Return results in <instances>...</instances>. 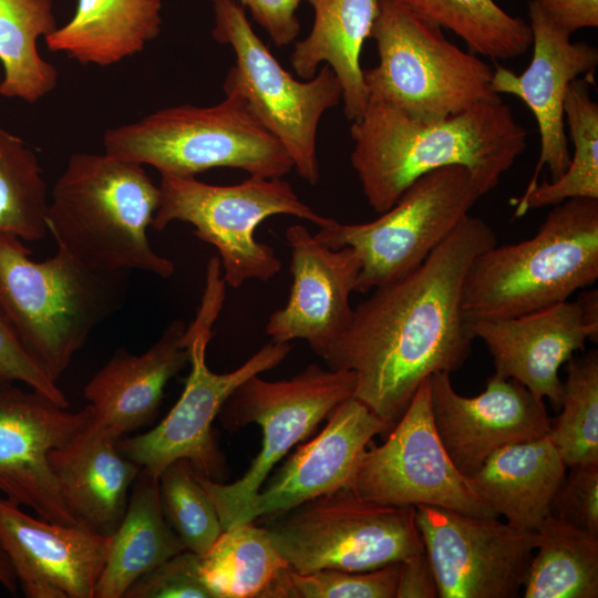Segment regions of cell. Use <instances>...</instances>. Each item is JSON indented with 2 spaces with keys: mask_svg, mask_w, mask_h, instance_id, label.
Segmentation results:
<instances>
[{
  "mask_svg": "<svg viewBox=\"0 0 598 598\" xmlns=\"http://www.w3.org/2000/svg\"><path fill=\"white\" fill-rule=\"evenodd\" d=\"M497 244L482 218L466 216L406 276L373 289L322 359L355 374L353 396L391 427L420 384L454 372L472 351L462 296L474 259Z\"/></svg>",
  "mask_w": 598,
  "mask_h": 598,
  "instance_id": "cell-1",
  "label": "cell"
},
{
  "mask_svg": "<svg viewBox=\"0 0 598 598\" xmlns=\"http://www.w3.org/2000/svg\"><path fill=\"white\" fill-rule=\"evenodd\" d=\"M350 135L351 165L368 204L380 214L419 177L447 166L466 168L484 196L527 146V131L501 96L422 121L370 95Z\"/></svg>",
  "mask_w": 598,
  "mask_h": 598,
  "instance_id": "cell-2",
  "label": "cell"
},
{
  "mask_svg": "<svg viewBox=\"0 0 598 598\" xmlns=\"http://www.w3.org/2000/svg\"><path fill=\"white\" fill-rule=\"evenodd\" d=\"M159 196L143 165L107 153H75L52 187L47 228L58 248L92 270L168 278L174 262L147 236Z\"/></svg>",
  "mask_w": 598,
  "mask_h": 598,
  "instance_id": "cell-3",
  "label": "cell"
},
{
  "mask_svg": "<svg viewBox=\"0 0 598 598\" xmlns=\"http://www.w3.org/2000/svg\"><path fill=\"white\" fill-rule=\"evenodd\" d=\"M30 255L22 239L0 233V311L58 383L93 329L120 308L128 271L92 270L61 248L43 261Z\"/></svg>",
  "mask_w": 598,
  "mask_h": 598,
  "instance_id": "cell-4",
  "label": "cell"
},
{
  "mask_svg": "<svg viewBox=\"0 0 598 598\" xmlns=\"http://www.w3.org/2000/svg\"><path fill=\"white\" fill-rule=\"evenodd\" d=\"M598 279V199L573 198L547 214L537 233L478 255L466 275V321L525 315L569 299Z\"/></svg>",
  "mask_w": 598,
  "mask_h": 598,
  "instance_id": "cell-5",
  "label": "cell"
},
{
  "mask_svg": "<svg viewBox=\"0 0 598 598\" xmlns=\"http://www.w3.org/2000/svg\"><path fill=\"white\" fill-rule=\"evenodd\" d=\"M105 153L150 165L161 175L196 177L216 167L281 178L293 162L239 96L227 94L206 107L189 104L162 109L125 125L109 128Z\"/></svg>",
  "mask_w": 598,
  "mask_h": 598,
  "instance_id": "cell-6",
  "label": "cell"
},
{
  "mask_svg": "<svg viewBox=\"0 0 598 598\" xmlns=\"http://www.w3.org/2000/svg\"><path fill=\"white\" fill-rule=\"evenodd\" d=\"M220 269L219 258L212 257L200 307L186 328L190 372L178 401L148 432L117 441L125 457L157 477L171 463L185 458L198 474L219 482L226 468L213 432L215 417L243 382L274 369L291 350L289 342L271 340L230 372L215 373L208 368L206 350L225 299Z\"/></svg>",
  "mask_w": 598,
  "mask_h": 598,
  "instance_id": "cell-7",
  "label": "cell"
},
{
  "mask_svg": "<svg viewBox=\"0 0 598 598\" xmlns=\"http://www.w3.org/2000/svg\"><path fill=\"white\" fill-rule=\"evenodd\" d=\"M436 23L396 0H380L371 39L379 62L363 70L369 96L422 121H437L501 96L493 69L451 42Z\"/></svg>",
  "mask_w": 598,
  "mask_h": 598,
  "instance_id": "cell-8",
  "label": "cell"
},
{
  "mask_svg": "<svg viewBox=\"0 0 598 598\" xmlns=\"http://www.w3.org/2000/svg\"><path fill=\"white\" fill-rule=\"evenodd\" d=\"M159 204L152 227L161 231L185 221L194 235L219 254L224 280L231 288L249 279L268 281L281 262L272 247L256 240L260 223L274 215H291L326 227L336 219L305 204L281 178L249 175L239 184H206L196 177L161 175Z\"/></svg>",
  "mask_w": 598,
  "mask_h": 598,
  "instance_id": "cell-9",
  "label": "cell"
},
{
  "mask_svg": "<svg viewBox=\"0 0 598 598\" xmlns=\"http://www.w3.org/2000/svg\"><path fill=\"white\" fill-rule=\"evenodd\" d=\"M289 568L365 571L425 550L414 506L365 501L351 488L261 519Z\"/></svg>",
  "mask_w": 598,
  "mask_h": 598,
  "instance_id": "cell-10",
  "label": "cell"
},
{
  "mask_svg": "<svg viewBox=\"0 0 598 598\" xmlns=\"http://www.w3.org/2000/svg\"><path fill=\"white\" fill-rule=\"evenodd\" d=\"M354 389L352 371L312 363L288 380L266 381L259 374L252 375L233 392L218 414L224 427L235 431L256 423L262 430V441L248 471L233 483L213 481L195 471L223 529L234 525L291 447L306 440L341 402L353 396Z\"/></svg>",
  "mask_w": 598,
  "mask_h": 598,
  "instance_id": "cell-11",
  "label": "cell"
},
{
  "mask_svg": "<svg viewBox=\"0 0 598 598\" xmlns=\"http://www.w3.org/2000/svg\"><path fill=\"white\" fill-rule=\"evenodd\" d=\"M212 1V35L235 53V64L224 81L225 94L241 97L285 146L298 175L316 185L320 178L318 126L323 113L341 101L338 78L326 64L307 82L296 80L254 32L244 7L234 0Z\"/></svg>",
  "mask_w": 598,
  "mask_h": 598,
  "instance_id": "cell-12",
  "label": "cell"
},
{
  "mask_svg": "<svg viewBox=\"0 0 598 598\" xmlns=\"http://www.w3.org/2000/svg\"><path fill=\"white\" fill-rule=\"evenodd\" d=\"M482 196L466 168L447 166L419 177L377 219L361 224L334 220L313 236L331 249L355 251L361 269L354 291L368 293L416 269Z\"/></svg>",
  "mask_w": 598,
  "mask_h": 598,
  "instance_id": "cell-13",
  "label": "cell"
},
{
  "mask_svg": "<svg viewBox=\"0 0 598 598\" xmlns=\"http://www.w3.org/2000/svg\"><path fill=\"white\" fill-rule=\"evenodd\" d=\"M351 489L391 506H435L480 517H497L452 462L431 410V377L417 388L380 446L365 450Z\"/></svg>",
  "mask_w": 598,
  "mask_h": 598,
  "instance_id": "cell-14",
  "label": "cell"
},
{
  "mask_svg": "<svg viewBox=\"0 0 598 598\" xmlns=\"http://www.w3.org/2000/svg\"><path fill=\"white\" fill-rule=\"evenodd\" d=\"M415 517L440 598L519 596L535 530L435 506H416Z\"/></svg>",
  "mask_w": 598,
  "mask_h": 598,
  "instance_id": "cell-15",
  "label": "cell"
},
{
  "mask_svg": "<svg viewBox=\"0 0 598 598\" xmlns=\"http://www.w3.org/2000/svg\"><path fill=\"white\" fill-rule=\"evenodd\" d=\"M91 406L71 412L44 394L0 384V492L48 522L78 525L49 463L91 425Z\"/></svg>",
  "mask_w": 598,
  "mask_h": 598,
  "instance_id": "cell-16",
  "label": "cell"
},
{
  "mask_svg": "<svg viewBox=\"0 0 598 598\" xmlns=\"http://www.w3.org/2000/svg\"><path fill=\"white\" fill-rule=\"evenodd\" d=\"M473 339L488 349L495 374L523 384L534 396L560 408L559 369L589 339L598 340V291L525 315L467 321Z\"/></svg>",
  "mask_w": 598,
  "mask_h": 598,
  "instance_id": "cell-17",
  "label": "cell"
},
{
  "mask_svg": "<svg viewBox=\"0 0 598 598\" xmlns=\"http://www.w3.org/2000/svg\"><path fill=\"white\" fill-rule=\"evenodd\" d=\"M451 373L431 377L432 417L447 454L465 476L475 472L499 448L537 440L549 433L551 420L544 400L523 384L497 374L482 393L458 394Z\"/></svg>",
  "mask_w": 598,
  "mask_h": 598,
  "instance_id": "cell-18",
  "label": "cell"
},
{
  "mask_svg": "<svg viewBox=\"0 0 598 598\" xmlns=\"http://www.w3.org/2000/svg\"><path fill=\"white\" fill-rule=\"evenodd\" d=\"M533 56L526 70L517 74L504 66L493 70L494 93L522 100L534 114L540 150L530 181L519 198L537 185L546 166L550 181L558 178L570 161L564 104L570 83L580 75H592L598 50L584 42H573L571 34L555 25L539 8L528 2Z\"/></svg>",
  "mask_w": 598,
  "mask_h": 598,
  "instance_id": "cell-19",
  "label": "cell"
},
{
  "mask_svg": "<svg viewBox=\"0 0 598 598\" xmlns=\"http://www.w3.org/2000/svg\"><path fill=\"white\" fill-rule=\"evenodd\" d=\"M292 283L287 303L274 311L266 332L275 342L306 340L320 358L349 327L361 262L350 247L331 249L300 224L286 230Z\"/></svg>",
  "mask_w": 598,
  "mask_h": 598,
  "instance_id": "cell-20",
  "label": "cell"
},
{
  "mask_svg": "<svg viewBox=\"0 0 598 598\" xmlns=\"http://www.w3.org/2000/svg\"><path fill=\"white\" fill-rule=\"evenodd\" d=\"M327 419L322 431L297 447L234 525L269 518L321 495L351 488L371 439L390 431L383 420L354 396L341 402Z\"/></svg>",
  "mask_w": 598,
  "mask_h": 598,
  "instance_id": "cell-21",
  "label": "cell"
},
{
  "mask_svg": "<svg viewBox=\"0 0 598 598\" xmlns=\"http://www.w3.org/2000/svg\"><path fill=\"white\" fill-rule=\"evenodd\" d=\"M0 545L28 598H94L110 537L34 518L0 497Z\"/></svg>",
  "mask_w": 598,
  "mask_h": 598,
  "instance_id": "cell-22",
  "label": "cell"
},
{
  "mask_svg": "<svg viewBox=\"0 0 598 598\" xmlns=\"http://www.w3.org/2000/svg\"><path fill=\"white\" fill-rule=\"evenodd\" d=\"M186 328L174 320L142 354L118 349L111 357L84 388L92 426L121 439L154 420L166 384L189 363Z\"/></svg>",
  "mask_w": 598,
  "mask_h": 598,
  "instance_id": "cell-23",
  "label": "cell"
},
{
  "mask_svg": "<svg viewBox=\"0 0 598 598\" xmlns=\"http://www.w3.org/2000/svg\"><path fill=\"white\" fill-rule=\"evenodd\" d=\"M118 440L90 425L75 441L49 454L70 514L79 526L104 537L117 529L141 470L120 452Z\"/></svg>",
  "mask_w": 598,
  "mask_h": 598,
  "instance_id": "cell-24",
  "label": "cell"
},
{
  "mask_svg": "<svg viewBox=\"0 0 598 598\" xmlns=\"http://www.w3.org/2000/svg\"><path fill=\"white\" fill-rule=\"evenodd\" d=\"M566 468L546 435L499 448L466 478L496 516L535 530L550 515L551 501Z\"/></svg>",
  "mask_w": 598,
  "mask_h": 598,
  "instance_id": "cell-25",
  "label": "cell"
},
{
  "mask_svg": "<svg viewBox=\"0 0 598 598\" xmlns=\"http://www.w3.org/2000/svg\"><path fill=\"white\" fill-rule=\"evenodd\" d=\"M307 1L315 11L313 24L303 40L296 41L291 66L309 80L321 63L329 65L341 85L343 113L352 122L369 101L360 58L365 40L371 38L380 0Z\"/></svg>",
  "mask_w": 598,
  "mask_h": 598,
  "instance_id": "cell-26",
  "label": "cell"
},
{
  "mask_svg": "<svg viewBox=\"0 0 598 598\" xmlns=\"http://www.w3.org/2000/svg\"><path fill=\"white\" fill-rule=\"evenodd\" d=\"M161 9V0H78L73 18L44 41L81 64L112 65L158 35Z\"/></svg>",
  "mask_w": 598,
  "mask_h": 598,
  "instance_id": "cell-27",
  "label": "cell"
},
{
  "mask_svg": "<svg viewBox=\"0 0 598 598\" xmlns=\"http://www.w3.org/2000/svg\"><path fill=\"white\" fill-rule=\"evenodd\" d=\"M185 549L164 516L158 477L141 468L125 514L110 537L94 598H123L141 576Z\"/></svg>",
  "mask_w": 598,
  "mask_h": 598,
  "instance_id": "cell-28",
  "label": "cell"
},
{
  "mask_svg": "<svg viewBox=\"0 0 598 598\" xmlns=\"http://www.w3.org/2000/svg\"><path fill=\"white\" fill-rule=\"evenodd\" d=\"M525 598H597L598 534L548 515L535 529Z\"/></svg>",
  "mask_w": 598,
  "mask_h": 598,
  "instance_id": "cell-29",
  "label": "cell"
},
{
  "mask_svg": "<svg viewBox=\"0 0 598 598\" xmlns=\"http://www.w3.org/2000/svg\"><path fill=\"white\" fill-rule=\"evenodd\" d=\"M286 568L266 528L256 522L224 529L199 559L212 598H265Z\"/></svg>",
  "mask_w": 598,
  "mask_h": 598,
  "instance_id": "cell-30",
  "label": "cell"
},
{
  "mask_svg": "<svg viewBox=\"0 0 598 598\" xmlns=\"http://www.w3.org/2000/svg\"><path fill=\"white\" fill-rule=\"evenodd\" d=\"M56 29L51 0H0V95L34 103L58 84V70L37 40Z\"/></svg>",
  "mask_w": 598,
  "mask_h": 598,
  "instance_id": "cell-31",
  "label": "cell"
},
{
  "mask_svg": "<svg viewBox=\"0 0 598 598\" xmlns=\"http://www.w3.org/2000/svg\"><path fill=\"white\" fill-rule=\"evenodd\" d=\"M591 76L573 81L566 94L565 125L574 148L567 168L558 178L537 183L527 196L513 199L515 218L573 198L598 199V104L590 96Z\"/></svg>",
  "mask_w": 598,
  "mask_h": 598,
  "instance_id": "cell-32",
  "label": "cell"
},
{
  "mask_svg": "<svg viewBox=\"0 0 598 598\" xmlns=\"http://www.w3.org/2000/svg\"><path fill=\"white\" fill-rule=\"evenodd\" d=\"M411 11L448 29L467 50L493 60L517 58L532 47L528 22L495 0H396Z\"/></svg>",
  "mask_w": 598,
  "mask_h": 598,
  "instance_id": "cell-33",
  "label": "cell"
},
{
  "mask_svg": "<svg viewBox=\"0 0 598 598\" xmlns=\"http://www.w3.org/2000/svg\"><path fill=\"white\" fill-rule=\"evenodd\" d=\"M47 183L35 153L0 126V233L27 241L47 231Z\"/></svg>",
  "mask_w": 598,
  "mask_h": 598,
  "instance_id": "cell-34",
  "label": "cell"
},
{
  "mask_svg": "<svg viewBox=\"0 0 598 598\" xmlns=\"http://www.w3.org/2000/svg\"><path fill=\"white\" fill-rule=\"evenodd\" d=\"M560 408L547 436L565 465L598 463L597 350L568 361Z\"/></svg>",
  "mask_w": 598,
  "mask_h": 598,
  "instance_id": "cell-35",
  "label": "cell"
},
{
  "mask_svg": "<svg viewBox=\"0 0 598 598\" xmlns=\"http://www.w3.org/2000/svg\"><path fill=\"white\" fill-rule=\"evenodd\" d=\"M164 516L186 550L204 556L224 532L217 511L188 460L171 463L158 476Z\"/></svg>",
  "mask_w": 598,
  "mask_h": 598,
  "instance_id": "cell-36",
  "label": "cell"
},
{
  "mask_svg": "<svg viewBox=\"0 0 598 598\" xmlns=\"http://www.w3.org/2000/svg\"><path fill=\"white\" fill-rule=\"evenodd\" d=\"M401 561L365 570L286 568L265 598H395Z\"/></svg>",
  "mask_w": 598,
  "mask_h": 598,
  "instance_id": "cell-37",
  "label": "cell"
},
{
  "mask_svg": "<svg viewBox=\"0 0 598 598\" xmlns=\"http://www.w3.org/2000/svg\"><path fill=\"white\" fill-rule=\"evenodd\" d=\"M200 556L183 550L141 576L123 598H212L199 574Z\"/></svg>",
  "mask_w": 598,
  "mask_h": 598,
  "instance_id": "cell-38",
  "label": "cell"
},
{
  "mask_svg": "<svg viewBox=\"0 0 598 598\" xmlns=\"http://www.w3.org/2000/svg\"><path fill=\"white\" fill-rule=\"evenodd\" d=\"M569 468L554 495L550 515L598 534V463Z\"/></svg>",
  "mask_w": 598,
  "mask_h": 598,
  "instance_id": "cell-39",
  "label": "cell"
},
{
  "mask_svg": "<svg viewBox=\"0 0 598 598\" xmlns=\"http://www.w3.org/2000/svg\"><path fill=\"white\" fill-rule=\"evenodd\" d=\"M22 382L62 408L70 403L58 383L53 382L23 346L0 311V384Z\"/></svg>",
  "mask_w": 598,
  "mask_h": 598,
  "instance_id": "cell-40",
  "label": "cell"
},
{
  "mask_svg": "<svg viewBox=\"0 0 598 598\" xmlns=\"http://www.w3.org/2000/svg\"><path fill=\"white\" fill-rule=\"evenodd\" d=\"M249 9L254 20L265 29L276 47L293 42L300 23L296 10L303 0H234Z\"/></svg>",
  "mask_w": 598,
  "mask_h": 598,
  "instance_id": "cell-41",
  "label": "cell"
},
{
  "mask_svg": "<svg viewBox=\"0 0 598 598\" xmlns=\"http://www.w3.org/2000/svg\"><path fill=\"white\" fill-rule=\"evenodd\" d=\"M555 25L573 34L598 27V0H529Z\"/></svg>",
  "mask_w": 598,
  "mask_h": 598,
  "instance_id": "cell-42",
  "label": "cell"
},
{
  "mask_svg": "<svg viewBox=\"0 0 598 598\" xmlns=\"http://www.w3.org/2000/svg\"><path fill=\"white\" fill-rule=\"evenodd\" d=\"M437 584L426 551L401 561L395 598H436Z\"/></svg>",
  "mask_w": 598,
  "mask_h": 598,
  "instance_id": "cell-43",
  "label": "cell"
},
{
  "mask_svg": "<svg viewBox=\"0 0 598 598\" xmlns=\"http://www.w3.org/2000/svg\"><path fill=\"white\" fill-rule=\"evenodd\" d=\"M0 585L6 588L11 595L16 596L18 591V579L12 567V564L0 545Z\"/></svg>",
  "mask_w": 598,
  "mask_h": 598,
  "instance_id": "cell-44",
  "label": "cell"
},
{
  "mask_svg": "<svg viewBox=\"0 0 598 598\" xmlns=\"http://www.w3.org/2000/svg\"><path fill=\"white\" fill-rule=\"evenodd\" d=\"M1 82V81H0Z\"/></svg>",
  "mask_w": 598,
  "mask_h": 598,
  "instance_id": "cell-45",
  "label": "cell"
}]
</instances>
